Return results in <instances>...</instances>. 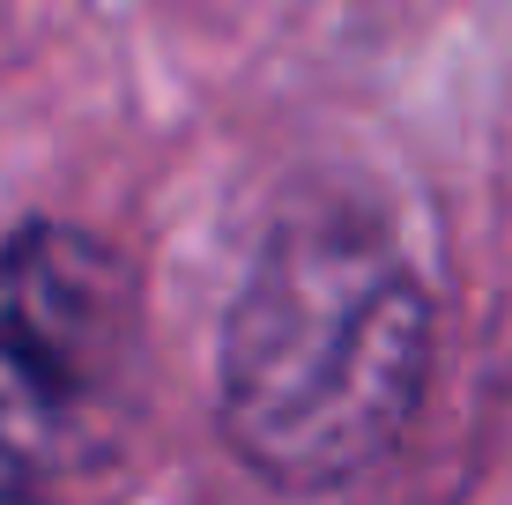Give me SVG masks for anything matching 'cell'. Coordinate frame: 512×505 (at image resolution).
I'll use <instances>...</instances> for the list:
<instances>
[{"label":"cell","mask_w":512,"mask_h":505,"mask_svg":"<svg viewBox=\"0 0 512 505\" xmlns=\"http://www.w3.org/2000/svg\"><path fill=\"white\" fill-rule=\"evenodd\" d=\"M431 305L364 216H297L223 320V431L290 491L364 476L416 416Z\"/></svg>","instance_id":"cell-1"},{"label":"cell","mask_w":512,"mask_h":505,"mask_svg":"<svg viewBox=\"0 0 512 505\" xmlns=\"http://www.w3.org/2000/svg\"><path fill=\"white\" fill-rule=\"evenodd\" d=\"M141 379V298L112 246L30 223L0 246V476L52 483L112 454Z\"/></svg>","instance_id":"cell-2"}]
</instances>
